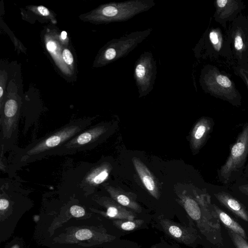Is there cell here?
Listing matches in <instances>:
<instances>
[{
    "label": "cell",
    "instance_id": "cell-15",
    "mask_svg": "<svg viewBox=\"0 0 248 248\" xmlns=\"http://www.w3.org/2000/svg\"><path fill=\"white\" fill-rule=\"evenodd\" d=\"M143 222L144 220L141 219H119L115 221V225L120 230L131 231L140 227Z\"/></svg>",
    "mask_w": 248,
    "mask_h": 248
},
{
    "label": "cell",
    "instance_id": "cell-20",
    "mask_svg": "<svg viewBox=\"0 0 248 248\" xmlns=\"http://www.w3.org/2000/svg\"><path fill=\"white\" fill-rule=\"evenodd\" d=\"M92 235V232L89 230L86 229L79 230L76 233V238L80 240L90 239Z\"/></svg>",
    "mask_w": 248,
    "mask_h": 248
},
{
    "label": "cell",
    "instance_id": "cell-13",
    "mask_svg": "<svg viewBox=\"0 0 248 248\" xmlns=\"http://www.w3.org/2000/svg\"><path fill=\"white\" fill-rule=\"evenodd\" d=\"M212 123L209 119H202L196 125L193 134L194 144L196 148L200 147L212 130Z\"/></svg>",
    "mask_w": 248,
    "mask_h": 248
},
{
    "label": "cell",
    "instance_id": "cell-4",
    "mask_svg": "<svg viewBox=\"0 0 248 248\" xmlns=\"http://www.w3.org/2000/svg\"><path fill=\"white\" fill-rule=\"evenodd\" d=\"M248 155V123L244 125L236 142L232 146L230 155L219 172L220 181L227 183L232 174L245 164Z\"/></svg>",
    "mask_w": 248,
    "mask_h": 248
},
{
    "label": "cell",
    "instance_id": "cell-12",
    "mask_svg": "<svg viewBox=\"0 0 248 248\" xmlns=\"http://www.w3.org/2000/svg\"><path fill=\"white\" fill-rule=\"evenodd\" d=\"M136 169L146 189L155 198H158L157 188L151 173L143 164L139 160L133 161Z\"/></svg>",
    "mask_w": 248,
    "mask_h": 248
},
{
    "label": "cell",
    "instance_id": "cell-28",
    "mask_svg": "<svg viewBox=\"0 0 248 248\" xmlns=\"http://www.w3.org/2000/svg\"><path fill=\"white\" fill-rule=\"evenodd\" d=\"M3 90L1 86L0 87V97L1 98L3 95Z\"/></svg>",
    "mask_w": 248,
    "mask_h": 248
},
{
    "label": "cell",
    "instance_id": "cell-1",
    "mask_svg": "<svg viewBox=\"0 0 248 248\" xmlns=\"http://www.w3.org/2000/svg\"><path fill=\"white\" fill-rule=\"evenodd\" d=\"M91 122L90 119L73 121L33 141L20 150L15 157L14 164L19 166L54 155L60 147L86 129Z\"/></svg>",
    "mask_w": 248,
    "mask_h": 248
},
{
    "label": "cell",
    "instance_id": "cell-3",
    "mask_svg": "<svg viewBox=\"0 0 248 248\" xmlns=\"http://www.w3.org/2000/svg\"><path fill=\"white\" fill-rule=\"evenodd\" d=\"M236 64H248V19L240 14L226 31Z\"/></svg>",
    "mask_w": 248,
    "mask_h": 248
},
{
    "label": "cell",
    "instance_id": "cell-14",
    "mask_svg": "<svg viewBox=\"0 0 248 248\" xmlns=\"http://www.w3.org/2000/svg\"><path fill=\"white\" fill-rule=\"evenodd\" d=\"M213 206L218 218L226 227L244 239H247L245 231L238 223L215 204Z\"/></svg>",
    "mask_w": 248,
    "mask_h": 248
},
{
    "label": "cell",
    "instance_id": "cell-24",
    "mask_svg": "<svg viewBox=\"0 0 248 248\" xmlns=\"http://www.w3.org/2000/svg\"><path fill=\"white\" fill-rule=\"evenodd\" d=\"M46 47L48 51L54 52L56 48V45L55 42L50 41L47 42Z\"/></svg>",
    "mask_w": 248,
    "mask_h": 248
},
{
    "label": "cell",
    "instance_id": "cell-10",
    "mask_svg": "<svg viewBox=\"0 0 248 248\" xmlns=\"http://www.w3.org/2000/svg\"><path fill=\"white\" fill-rule=\"evenodd\" d=\"M184 207L188 216L197 223L202 233L209 232L215 229L205 217L202 215L201 210L197 202L189 197L182 200Z\"/></svg>",
    "mask_w": 248,
    "mask_h": 248
},
{
    "label": "cell",
    "instance_id": "cell-17",
    "mask_svg": "<svg viewBox=\"0 0 248 248\" xmlns=\"http://www.w3.org/2000/svg\"><path fill=\"white\" fill-rule=\"evenodd\" d=\"M233 69L234 74L242 79L248 90V64H236L233 66Z\"/></svg>",
    "mask_w": 248,
    "mask_h": 248
},
{
    "label": "cell",
    "instance_id": "cell-8",
    "mask_svg": "<svg viewBox=\"0 0 248 248\" xmlns=\"http://www.w3.org/2000/svg\"><path fill=\"white\" fill-rule=\"evenodd\" d=\"M150 30L133 32L122 37L116 42L115 47H110L105 51L106 60L111 61L128 53L150 33Z\"/></svg>",
    "mask_w": 248,
    "mask_h": 248
},
{
    "label": "cell",
    "instance_id": "cell-29",
    "mask_svg": "<svg viewBox=\"0 0 248 248\" xmlns=\"http://www.w3.org/2000/svg\"><path fill=\"white\" fill-rule=\"evenodd\" d=\"M247 16V18H248V16Z\"/></svg>",
    "mask_w": 248,
    "mask_h": 248
},
{
    "label": "cell",
    "instance_id": "cell-27",
    "mask_svg": "<svg viewBox=\"0 0 248 248\" xmlns=\"http://www.w3.org/2000/svg\"><path fill=\"white\" fill-rule=\"evenodd\" d=\"M67 33L65 31H63L61 34V37L62 39H65L66 38Z\"/></svg>",
    "mask_w": 248,
    "mask_h": 248
},
{
    "label": "cell",
    "instance_id": "cell-23",
    "mask_svg": "<svg viewBox=\"0 0 248 248\" xmlns=\"http://www.w3.org/2000/svg\"><path fill=\"white\" fill-rule=\"evenodd\" d=\"M38 12L44 16H47L50 13L48 9L43 6H39L37 7Z\"/></svg>",
    "mask_w": 248,
    "mask_h": 248
},
{
    "label": "cell",
    "instance_id": "cell-16",
    "mask_svg": "<svg viewBox=\"0 0 248 248\" xmlns=\"http://www.w3.org/2000/svg\"><path fill=\"white\" fill-rule=\"evenodd\" d=\"M108 172L106 170L95 171L94 172L91 173L87 179L90 183L98 185L102 183L108 177Z\"/></svg>",
    "mask_w": 248,
    "mask_h": 248
},
{
    "label": "cell",
    "instance_id": "cell-19",
    "mask_svg": "<svg viewBox=\"0 0 248 248\" xmlns=\"http://www.w3.org/2000/svg\"><path fill=\"white\" fill-rule=\"evenodd\" d=\"M229 233L236 248H248V243L245 239L231 230Z\"/></svg>",
    "mask_w": 248,
    "mask_h": 248
},
{
    "label": "cell",
    "instance_id": "cell-26",
    "mask_svg": "<svg viewBox=\"0 0 248 248\" xmlns=\"http://www.w3.org/2000/svg\"><path fill=\"white\" fill-rule=\"evenodd\" d=\"M239 190L243 193L248 196V184L241 186H239Z\"/></svg>",
    "mask_w": 248,
    "mask_h": 248
},
{
    "label": "cell",
    "instance_id": "cell-6",
    "mask_svg": "<svg viewBox=\"0 0 248 248\" xmlns=\"http://www.w3.org/2000/svg\"><path fill=\"white\" fill-rule=\"evenodd\" d=\"M214 5V20L226 31L227 22L233 21L245 7L241 0H216Z\"/></svg>",
    "mask_w": 248,
    "mask_h": 248
},
{
    "label": "cell",
    "instance_id": "cell-18",
    "mask_svg": "<svg viewBox=\"0 0 248 248\" xmlns=\"http://www.w3.org/2000/svg\"><path fill=\"white\" fill-rule=\"evenodd\" d=\"M17 110V104L14 99L8 100L5 104L4 114L6 118H10L14 117Z\"/></svg>",
    "mask_w": 248,
    "mask_h": 248
},
{
    "label": "cell",
    "instance_id": "cell-11",
    "mask_svg": "<svg viewBox=\"0 0 248 248\" xmlns=\"http://www.w3.org/2000/svg\"><path fill=\"white\" fill-rule=\"evenodd\" d=\"M219 202L232 211L236 216L248 222V213L244 206L230 194L220 192L215 194Z\"/></svg>",
    "mask_w": 248,
    "mask_h": 248
},
{
    "label": "cell",
    "instance_id": "cell-21",
    "mask_svg": "<svg viewBox=\"0 0 248 248\" xmlns=\"http://www.w3.org/2000/svg\"><path fill=\"white\" fill-rule=\"evenodd\" d=\"M70 213L75 217H79L85 215L84 209L79 206L73 205L70 208Z\"/></svg>",
    "mask_w": 248,
    "mask_h": 248
},
{
    "label": "cell",
    "instance_id": "cell-25",
    "mask_svg": "<svg viewBox=\"0 0 248 248\" xmlns=\"http://www.w3.org/2000/svg\"><path fill=\"white\" fill-rule=\"evenodd\" d=\"M9 206V202L5 199L0 200V209L1 210L6 209Z\"/></svg>",
    "mask_w": 248,
    "mask_h": 248
},
{
    "label": "cell",
    "instance_id": "cell-7",
    "mask_svg": "<svg viewBox=\"0 0 248 248\" xmlns=\"http://www.w3.org/2000/svg\"><path fill=\"white\" fill-rule=\"evenodd\" d=\"M155 72V62L149 55L139 59L135 68V78L140 91L146 92L152 90Z\"/></svg>",
    "mask_w": 248,
    "mask_h": 248
},
{
    "label": "cell",
    "instance_id": "cell-5",
    "mask_svg": "<svg viewBox=\"0 0 248 248\" xmlns=\"http://www.w3.org/2000/svg\"><path fill=\"white\" fill-rule=\"evenodd\" d=\"M202 40V46L205 49V55L209 58L222 59L230 62L234 59L226 32L224 33L220 28H209Z\"/></svg>",
    "mask_w": 248,
    "mask_h": 248
},
{
    "label": "cell",
    "instance_id": "cell-2",
    "mask_svg": "<svg viewBox=\"0 0 248 248\" xmlns=\"http://www.w3.org/2000/svg\"><path fill=\"white\" fill-rule=\"evenodd\" d=\"M200 83L205 93L234 106H241L242 96L234 82L215 65L208 64L202 69Z\"/></svg>",
    "mask_w": 248,
    "mask_h": 248
},
{
    "label": "cell",
    "instance_id": "cell-9",
    "mask_svg": "<svg viewBox=\"0 0 248 248\" xmlns=\"http://www.w3.org/2000/svg\"><path fill=\"white\" fill-rule=\"evenodd\" d=\"M159 223L164 232L177 241L190 246L197 238L196 231L189 228L170 219L161 217Z\"/></svg>",
    "mask_w": 248,
    "mask_h": 248
},
{
    "label": "cell",
    "instance_id": "cell-22",
    "mask_svg": "<svg viewBox=\"0 0 248 248\" xmlns=\"http://www.w3.org/2000/svg\"><path fill=\"white\" fill-rule=\"evenodd\" d=\"M62 56L63 61L66 64L70 65L73 63L74 61L73 57L69 49H64L62 53Z\"/></svg>",
    "mask_w": 248,
    "mask_h": 248
}]
</instances>
